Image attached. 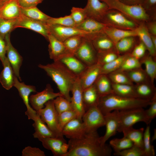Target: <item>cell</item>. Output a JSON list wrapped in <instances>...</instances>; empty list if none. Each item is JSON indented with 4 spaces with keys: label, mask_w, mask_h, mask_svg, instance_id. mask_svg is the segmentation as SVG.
<instances>
[{
    "label": "cell",
    "mask_w": 156,
    "mask_h": 156,
    "mask_svg": "<svg viewBox=\"0 0 156 156\" xmlns=\"http://www.w3.org/2000/svg\"><path fill=\"white\" fill-rule=\"evenodd\" d=\"M97 131L86 132L81 137L70 139L68 150L64 156H110L112 150L110 145L101 144Z\"/></svg>",
    "instance_id": "6da1fadb"
},
{
    "label": "cell",
    "mask_w": 156,
    "mask_h": 156,
    "mask_svg": "<svg viewBox=\"0 0 156 156\" xmlns=\"http://www.w3.org/2000/svg\"><path fill=\"white\" fill-rule=\"evenodd\" d=\"M38 67L43 70L56 84L63 97L71 102L70 93L72 90L77 76L58 61Z\"/></svg>",
    "instance_id": "7a4b0ae2"
},
{
    "label": "cell",
    "mask_w": 156,
    "mask_h": 156,
    "mask_svg": "<svg viewBox=\"0 0 156 156\" xmlns=\"http://www.w3.org/2000/svg\"><path fill=\"white\" fill-rule=\"evenodd\" d=\"M151 101L123 96L113 93L100 96L97 106L104 116L115 110L121 111L145 107L150 105Z\"/></svg>",
    "instance_id": "3957f363"
},
{
    "label": "cell",
    "mask_w": 156,
    "mask_h": 156,
    "mask_svg": "<svg viewBox=\"0 0 156 156\" xmlns=\"http://www.w3.org/2000/svg\"><path fill=\"white\" fill-rule=\"evenodd\" d=\"M100 0L107 4L109 9L117 10L131 19L144 21L149 19V15L142 5H129L119 0Z\"/></svg>",
    "instance_id": "277c9868"
},
{
    "label": "cell",
    "mask_w": 156,
    "mask_h": 156,
    "mask_svg": "<svg viewBox=\"0 0 156 156\" xmlns=\"http://www.w3.org/2000/svg\"><path fill=\"white\" fill-rule=\"evenodd\" d=\"M119 125L118 131L122 132L124 130L132 127L136 123L142 122L147 125L151 122L147 116L143 108H137L119 111Z\"/></svg>",
    "instance_id": "5b68a950"
},
{
    "label": "cell",
    "mask_w": 156,
    "mask_h": 156,
    "mask_svg": "<svg viewBox=\"0 0 156 156\" xmlns=\"http://www.w3.org/2000/svg\"><path fill=\"white\" fill-rule=\"evenodd\" d=\"M49 34L59 40L63 42L65 40L75 36H81L91 41L97 34H91L74 27L46 24Z\"/></svg>",
    "instance_id": "8992f818"
},
{
    "label": "cell",
    "mask_w": 156,
    "mask_h": 156,
    "mask_svg": "<svg viewBox=\"0 0 156 156\" xmlns=\"http://www.w3.org/2000/svg\"><path fill=\"white\" fill-rule=\"evenodd\" d=\"M101 22L108 26L127 30H134L137 27L132 20L120 12L109 9L103 17Z\"/></svg>",
    "instance_id": "52a82bcc"
},
{
    "label": "cell",
    "mask_w": 156,
    "mask_h": 156,
    "mask_svg": "<svg viewBox=\"0 0 156 156\" xmlns=\"http://www.w3.org/2000/svg\"><path fill=\"white\" fill-rule=\"evenodd\" d=\"M82 120L86 132L96 131L105 124L104 116L97 105L87 109L82 116Z\"/></svg>",
    "instance_id": "ba28073f"
},
{
    "label": "cell",
    "mask_w": 156,
    "mask_h": 156,
    "mask_svg": "<svg viewBox=\"0 0 156 156\" xmlns=\"http://www.w3.org/2000/svg\"><path fill=\"white\" fill-rule=\"evenodd\" d=\"M44 105V108L36 111L37 114L57 137L63 136L59 130L58 114L55 109L53 99L48 101Z\"/></svg>",
    "instance_id": "9c48e42d"
},
{
    "label": "cell",
    "mask_w": 156,
    "mask_h": 156,
    "mask_svg": "<svg viewBox=\"0 0 156 156\" xmlns=\"http://www.w3.org/2000/svg\"><path fill=\"white\" fill-rule=\"evenodd\" d=\"M97 54L91 41L84 38L74 55L88 67L97 63Z\"/></svg>",
    "instance_id": "30bf717a"
},
{
    "label": "cell",
    "mask_w": 156,
    "mask_h": 156,
    "mask_svg": "<svg viewBox=\"0 0 156 156\" xmlns=\"http://www.w3.org/2000/svg\"><path fill=\"white\" fill-rule=\"evenodd\" d=\"M38 139L46 149L51 151L54 156H64L68 150V145L63 136L40 137Z\"/></svg>",
    "instance_id": "8fae6325"
},
{
    "label": "cell",
    "mask_w": 156,
    "mask_h": 156,
    "mask_svg": "<svg viewBox=\"0 0 156 156\" xmlns=\"http://www.w3.org/2000/svg\"><path fill=\"white\" fill-rule=\"evenodd\" d=\"M14 86L18 90L20 96L27 107L25 115L27 116L29 119L34 120L37 114L36 111L33 109L29 104V96L31 92H36V87L33 86L27 85L24 82H20L16 76Z\"/></svg>",
    "instance_id": "7c38bea8"
},
{
    "label": "cell",
    "mask_w": 156,
    "mask_h": 156,
    "mask_svg": "<svg viewBox=\"0 0 156 156\" xmlns=\"http://www.w3.org/2000/svg\"><path fill=\"white\" fill-rule=\"evenodd\" d=\"M59 96H62L59 92H55L51 85L47 84L42 91L32 94L29 97V102L32 108L36 111L43 108L45 104Z\"/></svg>",
    "instance_id": "4fadbf2b"
},
{
    "label": "cell",
    "mask_w": 156,
    "mask_h": 156,
    "mask_svg": "<svg viewBox=\"0 0 156 156\" xmlns=\"http://www.w3.org/2000/svg\"><path fill=\"white\" fill-rule=\"evenodd\" d=\"M10 34L6 35L4 38L6 46L7 57L12 68L15 75L20 81V69L22 64L23 59L17 51L12 45L10 40Z\"/></svg>",
    "instance_id": "5bb4252c"
},
{
    "label": "cell",
    "mask_w": 156,
    "mask_h": 156,
    "mask_svg": "<svg viewBox=\"0 0 156 156\" xmlns=\"http://www.w3.org/2000/svg\"><path fill=\"white\" fill-rule=\"evenodd\" d=\"M18 27L31 30L41 34L47 40L49 34L46 24L28 18L21 14L16 18L15 29Z\"/></svg>",
    "instance_id": "9a60e30c"
},
{
    "label": "cell",
    "mask_w": 156,
    "mask_h": 156,
    "mask_svg": "<svg viewBox=\"0 0 156 156\" xmlns=\"http://www.w3.org/2000/svg\"><path fill=\"white\" fill-rule=\"evenodd\" d=\"M118 112V111L115 110L104 115L106 131L104 135L100 138L102 145H105L107 141L118 132L119 125Z\"/></svg>",
    "instance_id": "2e32d148"
},
{
    "label": "cell",
    "mask_w": 156,
    "mask_h": 156,
    "mask_svg": "<svg viewBox=\"0 0 156 156\" xmlns=\"http://www.w3.org/2000/svg\"><path fill=\"white\" fill-rule=\"evenodd\" d=\"M84 8L87 17L100 22L109 10L107 4L100 0H87V4Z\"/></svg>",
    "instance_id": "e0dca14e"
},
{
    "label": "cell",
    "mask_w": 156,
    "mask_h": 156,
    "mask_svg": "<svg viewBox=\"0 0 156 156\" xmlns=\"http://www.w3.org/2000/svg\"><path fill=\"white\" fill-rule=\"evenodd\" d=\"M83 91L79 77L78 76L71 91L72 96L71 102L74 110L77 114V118L81 120L85 112L83 100Z\"/></svg>",
    "instance_id": "ac0fdd59"
},
{
    "label": "cell",
    "mask_w": 156,
    "mask_h": 156,
    "mask_svg": "<svg viewBox=\"0 0 156 156\" xmlns=\"http://www.w3.org/2000/svg\"><path fill=\"white\" fill-rule=\"evenodd\" d=\"M48 40L49 42L48 51L50 58L54 61H57L66 56L74 55L67 49L63 42L49 34Z\"/></svg>",
    "instance_id": "d6986e66"
},
{
    "label": "cell",
    "mask_w": 156,
    "mask_h": 156,
    "mask_svg": "<svg viewBox=\"0 0 156 156\" xmlns=\"http://www.w3.org/2000/svg\"><path fill=\"white\" fill-rule=\"evenodd\" d=\"M86 133L82 120L78 118L73 119L64 127L61 133L70 139L81 137Z\"/></svg>",
    "instance_id": "ffe728a7"
},
{
    "label": "cell",
    "mask_w": 156,
    "mask_h": 156,
    "mask_svg": "<svg viewBox=\"0 0 156 156\" xmlns=\"http://www.w3.org/2000/svg\"><path fill=\"white\" fill-rule=\"evenodd\" d=\"M101 66L96 63L88 67L82 74L79 76L83 90L93 85L100 74Z\"/></svg>",
    "instance_id": "44dd1931"
},
{
    "label": "cell",
    "mask_w": 156,
    "mask_h": 156,
    "mask_svg": "<svg viewBox=\"0 0 156 156\" xmlns=\"http://www.w3.org/2000/svg\"><path fill=\"white\" fill-rule=\"evenodd\" d=\"M21 8L17 0H7L0 7V18L16 19L21 14Z\"/></svg>",
    "instance_id": "7402d4cb"
},
{
    "label": "cell",
    "mask_w": 156,
    "mask_h": 156,
    "mask_svg": "<svg viewBox=\"0 0 156 156\" xmlns=\"http://www.w3.org/2000/svg\"><path fill=\"white\" fill-rule=\"evenodd\" d=\"M57 61L63 64L73 74L79 77L88 67L74 55L65 57Z\"/></svg>",
    "instance_id": "603a6c76"
},
{
    "label": "cell",
    "mask_w": 156,
    "mask_h": 156,
    "mask_svg": "<svg viewBox=\"0 0 156 156\" xmlns=\"http://www.w3.org/2000/svg\"><path fill=\"white\" fill-rule=\"evenodd\" d=\"M134 29L137 36L139 37L141 42L145 45L149 54L155 58L156 48L152 42L151 34L148 31L146 26L144 24H141Z\"/></svg>",
    "instance_id": "cb8c5ba5"
},
{
    "label": "cell",
    "mask_w": 156,
    "mask_h": 156,
    "mask_svg": "<svg viewBox=\"0 0 156 156\" xmlns=\"http://www.w3.org/2000/svg\"><path fill=\"white\" fill-rule=\"evenodd\" d=\"M103 32L115 44L121 39L127 37L137 36L135 29L127 30L107 26Z\"/></svg>",
    "instance_id": "d4e9b609"
},
{
    "label": "cell",
    "mask_w": 156,
    "mask_h": 156,
    "mask_svg": "<svg viewBox=\"0 0 156 156\" xmlns=\"http://www.w3.org/2000/svg\"><path fill=\"white\" fill-rule=\"evenodd\" d=\"M3 65V68L0 74V82L3 88L9 90L14 86L16 76L7 57Z\"/></svg>",
    "instance_id": "484cf974"
},
{
    "label": "cell",
    "mask_w": 156,
    "mask_h": 156,
    "mask_svg": "<svg viewBox=\"0 0 156 156\" xmlns=\"http://www.w3.org/2000/svg\"><path fill=\"white\" fill-rule=\"evenodd\" d=\"M107 26L105 23L92 18L87 17L75 27L78 29L91 34H97L103 32Z\"/></svg>",
    "instance_id": "4316f807"
},
{
    "label": "cell",
    "mask_w": 156,
    "mask_h": 156,
    "mask_svg": "<svg viewBox=\"0 0 156 156\" xmlns=\"http://www.w3.org/2000/svg\"><path fill=\"white\" fill-rule=\"evenodd\" d=\"M91 41L97 53L116 49L115 44L103 32L96 34Z\"/></svg>",
    "instance_id": "83f0119b"
},
{
    "label": "cell",
    "mask_w": 156,
    "mask_h": 156,
    "mask_svg": "<svg viewBox=\"0 0 156 156\" xmlns=\"http://www.w3.org/2000/svg\"><path fill=\"white\" fill-rule=\"evenodd\" d=\"M134 86L138 98L152 100L156 97V88L151 82L136 84Z\"/></svg>",
    "instance_id": "f1b7e54d"
},
{
    "label": "cell",
    "mask_w": 156,
    "mask_h": 156,
    "mask_svg": "<svg viewBox=\"0 0 156 156\" xmlns=\"http://www.w3.org/2000/svg\"><path fill=\"white\" fill-rule=\"evenodd\" d=\"M100 97L94 84L83 90L82 97L85 111L92 106L97 105Z\"/></svg>",
    "instance_id": "f546056e"
},
{
    "label": "cell",
    "mask_w": 156,
    "mask_h": 156,
    "mask_svg": "<svg viewBox=\"0 0 156 156\" xmlns=\"http://www.w3.org/2000/svg\"><path fill=\"white\" fill-rule=\"evenodd\" d=\"M37 114V116L33 120L34 123L32 125L35 130L33 134L34 138H38L40 137H57L42 120L40 116Z\"/></svg>",
    "instance_id": "4dcf8cb0"
},
{
    "label": "cell",
    "mask_w": 156,
    "mask_h": 156,
    "mask_svg": "<svg viewBox=\"0 0 156 156\" xmlns=\"http://www.w3.org/2000/svg\"><path fill=\"white\" fill-rule=\"evenodd\" d=\"M144 129L141 128L135 129L131 127L122 131L124 136L125 137L133 143V145L144 150L143 134Z\"/></svg>",
    "instance_id": "1f68e13d"
},
{
    "label": "cell",
    "mask_w": 156,
    "mask_h": 156,
    "mask_svg": "<svg viewBox=\"0 0 156 156\" xmlns=\"http://www.w3.org/2000/svg\"><path fill=\"white\" fill-rule=\"evenodd\" d=\"M94 84L100 96L114 93L112 83L106 75H100Z\"/></svg>",
    "instance_id": "d6a6232c"
},
{
    "label": "cell",
    "mask_w": 156,
    "mask_h": 156,
    "mask_svg": "<svg viewBox=\"0 0 156 156\" xmlns=\"http://www.w3.org/2000/svg\"><path fill=\"white\" fill-rule=\"evenodd\" d=\"M142 64H143L145 67L144 70L148 77L151 82L154 84L156 79V61L154 58L149 54L145 55L140 60Z\"/></svg>",
    "instance_id": "836d02e7"
},
{
    "label": "cell",
    "mask_w": 156,
    "mask_h": 156,
    "mask_svg": "<svg viewBox=\"0 0 156 156\" xmlns=\"http://www.w3.org/2000/svg\"><path fill=\"white\" fill-rule=\"evenodd\" d=\"M21 14L35 20L46 24L50 16L44 13L36 6L29 8H21Z\"/></svg>",
    "instance_id": "e575fe53"
},
{
    "label": "cell",
    "mask_w": 156,
    "mask_h": 156,
    "mask_svg": "<svg viewBox=\"0 0 156 156\" xmlns=\"http://www.w3.org/2000/svg\"><path fill=\"white\" fill-rule=\"evenodd\" d=\"M131 53H127L120 55L115 60L111 62L101 66V74L107 75L118 70L121 66L125 59Z\"/></svg>",
    "instance_id": "d590c367"
},
{
    "label": "cell",
    "mask_w": 156,
    "mask_h": 156,
    "mask_svg": "<svg viewBox=\"0 0 156 156\" xmlns=\"http://www.w3.org/2000/svg\"><path fill=\"white\" fill-rule=\"evenodd\" d=\"M114 93L123 96L138 98L136 95L134 85L118 84L112 83Z\"/></svg>",
    "instance_id": "8d00e7d4"
},
{
    "label": "cell",
    "mask_w": 156,
    "mask_h": 156,
    "mask_svg": "<svg viewBox=\"0 0 156 156\" xmlns=\"http://www.w3.org/2000/svg\"><path fill=\"white\" fill-rule=\"evenodd\" d=\"M125 72L131 80L136 84L151 82L145 70L143 69L142 67Z\"/></svg>",
    "instance_id": "74e56055"
},
{
    "label": "cell",
    "mask_w": 156,
    "mask_h": 156,
    "mask_svg": "<svg viewBox=\"0 0 156 156\" xmlns=\"http://www.w3.org/2000/svg\"><path fill=\"white\" fill-rule=\"evenodd\" d=\"M109 144L113 149L114 153L120 152L133 145L131 140L124 136L121 138H115L111 140L109 142Z\"/></svg>",
    "instance_id": "f35d334b"
},
{
    "label": "cell",
    "mask_w": 156,
    "mask_h": 156,
    "mask_svg": "<svg viewBox=\"0 0 156 156\" xmlns=\"http://www.w3.org/2000/svg\"><path fill=\"white\" fill-rule=\"evenodd\" d=\"M135 44L134 37H126L120 40L115 44V49L120 54L130 53L128 52L133 47Z\"/></svg>",
    "instance_id": "ab89813d"
},
{
    "label": "cell",
    "mask_w": 156,
    "mask_h": 156,
    "mask_svg": "<svg viewBox=\"0 0 156 156\" xmlns=\"http://www.w3.org/2000/svg\"><path fill=\"white\" fill-rule=\"evenodd\" d=\"M120 55L116 49L97 53V63L101 66L107 64Z\"/></svg>",
    "instance_id": "60d3db41"
},
{
    "label": "cell",
    "mask_w": 156,
    "mask_h": 156,
    "mask_svg": "<svg viewBox=\"0 0 156 156\" xmlns=\"http://www.w3.org/2000/svg\"><path fill=\"white\" fill-rule=\"evenodd\" d=\"M107 75L112 83L118 84H134L125 72L116 71Z\"/></svg>",
    "instance_id": "b9f144b4"
},
{
    "label": "cell",
    "mask_w": 156,
    "mask_h": 156,
    "mask_svg": "<svg viewBox=\"0 0 156 156\" xmlns=\"http://www.w3.org/2000/svg\"><path fill=\"white\" fill-rule=\"evenodd\" d=\"M142 65L140 60L131 56L130 53L116 71L126 72L141 67Z\"/></svg>",
    "instance_id": "7bdbcfd3"
},
{
    "label": "cell",
    "mask_w": 156,
    "mask_h": 156,
    "mask_svg": "<svg viewBox=\"0 0 156 156\" xmlns=\"http://www.w3.org/2000/svg\"><path fill=\"white\" fill-rule=\"evenodd\" d=\"M84 38L81 36H75L67 38L63 42L68 51L74 55L81 45Z\"/></svg>",
    "instance_id": "ee69618b"
},
{
    "label": "cell",
    "mask_w": 156,
    "mask_h": 156,
    "mask_svg": "<svg viewBox=\"0 0 156 156\" xmlns=\"http://www.w3.org/2000/svg\"><path fill=\"white\" fill-rule=\"evenodd\" d=\"M144 149L145 156H154V146L151 145L150 125H147L143 134Z\"/></svg>",
    "instance_id": "f6af8a7d"
},
{
    "label": "cell",
    "mask_w": 156,
    "mask_h": 156,
    "mask_svg": "<svg viewBox=\"0 0 156 156\" xmlns=\"http://www.w3.org/2000/svg\"><path fill=\"white\" fill-rule=\"evenodd\" d=\"M53 101L55 109L58 114L74 110L71 102L62 96L57 97L53 99Z\"/></svg>",
    "instance_id": "bcb514c9"
},
{
    "label": "cell",
    "mask_w": 156,
    "mask_h": 156,
    "mask_svg": "<svg viewBox=\"0 0 156 156\" xmlns=\"http://www.w3.org/2000/svg\"><path fill=\"white\" fill-rule=\"evenodd\" d=\"M76 118H77V115L74 110L67 111L58 114V127L61 133L64 126L71 120Z\"/></svg>",
    "instance_id": "7dc6e473"
},
{
    "label": "cell",
    "mask_w": 156,
    "mask_h": 156,
    "mask_svg": "<svg viewBox=\"0 0 156 156\" xmlns=\"http://www.w3.org/2000/svg\"><path fill=\"white\" fill-rule=\"evenodd\" d=\"M16 19L0 18V35L3 38L15 29Z\"/></svg>",
    "instance_id": "c3c4849f"
},
{
    "label": "cell",
    "mask_w": 156,
    "mask_h": 156,
    "mask_svg": "<svg viewBox=\"0 0 156 156\" xmlns=\"http://www.w3.org/2000/svg\"><path fill=\"white\" fill-rule=\"evenodd\" d=\"M46 24L75 27L76 25L70 15L59 18L50 17Z\"/></svg>",
    "instance_id": "681fc988"
},
{
    "label": "cell",
    "mask_w": 156,
    "mask_h": 156,
    "mask_svg": "<svg viewBox=\"0 0 156 156\" xmlns=\"http://www.w3.org/2000/svg\"><path fill=\"white\" fill-rule=\"evenodd\" d=\"M114 155L117 156H145L144 150L134 145L129 148L114 153Z\"/></svg>",
    "instance_id": "f907efd6"
},
{
    "label": "cell",
    "mask_w": 156,
    "mask_h": 156,
    "mask_svg": "<svg viewBox=\"0 0 156 156\" xmlns=\"http://www.w3.org/2000/svg\"><path fill=\"white\" fill-rule=\"evenodd\" d=\"M70 15L76 26L81 23L87 17L84 8H81L73 7Z\"/></svg>",
    "instance_id": "816d5d0a"
},
{
    "label": "cell",
    "mask_w": 156,
    "mask_h": 156,
    "mask_svg": "<svg viewBox=\"0 0 156 156\" xmlns=\"http://www.w3.org/2000/svg\"><path fill=\"white\" fill-rule=\"evenodd\" d=\"M22 156H45L44 152L38 148L27 146L22 152Z\"/></svg>",
    "instance_id": "f5cc1de1"
},
{
    "label": "cell",
    "mask_w": 156,
    "mask_h": 156,
    "mask_svg": "<svg viewBox=\"0 0 156 156\" xmlns=\"http://www.w3.org/2000/svg\"><path fill=\"white\" fill-rule=\"evenodd\" d=\"M147 49L144 44L140 42L135 47L132 52L131 53V56L140 60L145 55Z\"/></svg>",
    "instance_id": "db71d44e"
},
{
    "label": "cell",
    "mask_w": 156,
    "mask_h": 156,
    "mask_svg": "<svg viewBox=\"0 0 156 156\" xmlns=\"http://www.w3.org/2000/svg\"><path fill=\"white\" fill-rule=\"evenodd\" d=\"M149 108L145 110L146 115L151 122L156 116V97L151 101Z\"/></svg>",
    "instance_id": "11a10c76"
},
{
    "label": "cell",
    "mask_w": 156,
    "mask_h": 156,
    "mask_svg": "<svg viewBox=\"0 0 156 156\" xmlns=\"http://www.w3.org/2000/svg\"><path fill=\"white\" fill-rule=\"evenodd\" d=\"M21 8H29L36 6L44 0H17Z\"/></svg>",
    "instance_id": "9f6ffc18"
},
{
    "label": "cell",
    "mask_w": 156,
    "mask_h": 156,
    "mask_svg": "<svg viewBox=\"0 0 156 156\" xmlns=\"http://www.w3.org/2000/svg\"><path fill=\"white\" fill-rule=\"evenodd\" d=\"M6 44L4 38L0 35V60L2 64L6 57Z\"/></svg>",
    "instance_id": "6f0895ef"
},
{
    "label": "cell",
    "mask_w": 156,
    "mask_h": 156,
    "mask_svg": "<svg viewBox=\"0 0 156 156\" xmlns=\"http://www.w3.org/2000/svg\"><path fill=\"white\" fill-rule=\"evenodd\" d=\"M150 34L156 36V23L152 22L149 23L146 27Z\"/></svg>",
    "instance_id": "680465c9"
},
{
    "label": "cell",
    "mask_w": 156,
    "mask_h": 156,
    "mask_svg": "<svg viewBox=\"0 0 156 156\" xmlns=\"http://www.w3.org/2000/svg\"><path fill=\"white\" fill-rule=\"evenodd\" d=\"M124 3L129 5H143L144 0H119Z\"/></svg>",
    "instance_id": "91938a15"
},
{
    "label": "cell",
    "mask_w": 156,
    "mask_h": 156,
    "mask_svg": "<svg viewBox=\"0 0 156 156\" xmlns=\"http://www.w3.org/2000/svg\"><path fill=\"white\" fill-rule=\"evenodd\" d=\"M156 0H144L142 6L145 9H149L155 6Z\"/></svg>",
    "instance_id": "94428289"
},
{
    "label": "cell",
    "mask_w": 156,
    "mask_h": 156,
    "mask_svg": "<svg viewBox=\"0 0 156 156\" xmlns=\"http://www.w3.org/2000/svg\"><path fill=\"white\" fill-rule=\"evenodd\" d=\"M151 36L152 42L155 47L156 48V36L151 34Z\"/></svg>",
    "instance_id": "6125c7cd"
},
{
    "label": "cell",
    "mask_w": 156,
    "mask_h": 156,
    "mask_svg": "<svg viewBox=\"0 0 156 156\" xmlns=\"http://www.w3.org/2000/svg\"><path fill=\"white\" fill-rule=\"evenodd\" d=\"M7 0H0V7Z\"/></svg>",
    "instance_id": "be15d7a7"
},
{
    "label": "cell",
    "mask_w": 156,
    "mask_h": 156,
    "mask_svg": "<svg viewBox=\"0 0 156 156\" xmlns=\"http://www.w3.org/2000/svg\"></svg>",
    "instance_id": "e7e4bbea"
}]
</instances>
